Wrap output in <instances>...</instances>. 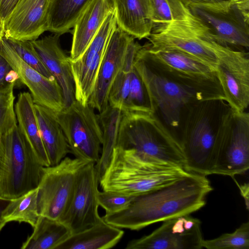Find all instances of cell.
Listing matches in <instances>:
<instances>
[{"instance_id":"cell-27","label":"cell","mask_w":249,"mask_h":249,"mask_svg":"<svg viewBox=\"0 0 249 249\" xmlns=\"http://www.w3.org/2000/svg\"><path fill=\"white\" fill-rule=\"evenodd\" d=\"M123 112L110 106L98 115L103 133L102 148L100 158L95 164L99 179L103 175L116 145Z\"/></svg>"},{"instance_id":"cell-17","label":"cell","mask_w":249,"mask_h":249,"mask_svg":"<svg viewBox=\"0 0 249 249\" xmlns=\"http://www.w3.org/2000/svg\"><path fill=\"white\" fill-rule=\"evenodd\" d=\"M138 53L151 63L192 82L206 83L217 80L215 71L198 59L178 50H152L145 45ZM218 81V80H217Z\"/></svg>"},{"instance_id":"cell-29","label":"cell","mask_w":249,"mask_h":249,"mask_svg":"<svg viewBox=\"0 0 249 249\" xmlns=\"http://www.w3.org/2000/svg\"><path fill=\"white\" fill-rule=\"evenodd\" d=\"M152 30L156 33L172 21L186 18L190 13L179 0H152Z\"/></svg>"},{"instance_id":"cell-1","label":"cell","mask_w":249,"mask_h":249,"mask_svg":"<svg viewBox=\"0 0 249 249\" xmlns=\"http://www.w3.org/2000/svg\"><path fill=\"white\" fill-rule=\"evenodd\" d=\"M212 190L206 176L190 172L173 183L134 196L126 209L102 218L120 229L138 231L199 210Z\"/></svg>"},{"instance_id":"cell-11","label":"cell","mask_w":249,"mask_h":249,"mask_svg":"<svg viewBox=\"0 0 249 249\" xmlns=\"http://www.w3.org/2000/svg\"><path fill=\"white\" fill-rule=\"evenodd\" d=\"M201 222L190 214L163 221L148 235L133 239L126 249H200L202 248Z\"/></svg>"},{"instance_id":"cell-39","label":"cell","mask_w":249,"mask_h":249,"mask_svg":"<svg viewBox=\"0 0 249 249\" xmlns=\"http://www.w3.org/2000/svg\"><path fill=\"white\" fill-rule=\"evenodd\" d=\"M4 37V27L3 23L0 20V41Z\"/></svg>"},{"instance_id":"cell-33","label":"cell","mask_w":249,"mask_h":249,"mask_svg":"<svg viewBox=\"0 0 249 249\" xmlns=\"http://www.w3.org/2000/svg\"><path fill=\"white\" fill-rule=\"evenodd\" d=\"M133 197L134 196L105 191H99L97 195L99 206L105 210L106 213H116L126 209Z\"/></svg>"},{"instance_id":"cell-19","label":"cell","mask_w":249,"mask_h":249,"mask_svg":"<svg viewBox=\"0 0 249 249\" xmlns=\"http://www.w3.org/2000/svg\"><path fill=\"white\" fill-rule=\"evenodd\" d=\"M113 11L110 0H92L74 27L70 61L78 59L96 36L108 14Z\"/></svg>"},{"instance_id":"cell-34","label":"cell","mask_w":249,"mask_h":249,"mask_svg":"<svg viewBox=\"0 0 249 249\" xmlns=\"http://www.w3.org/2000/svg\"><path fill=\"white\" fill-rule=\"evenodd\" d=\"M18 81L17 72L0 51V92L13 89Z\"/></svg>"},{"instance_id":"cell-24","label":"cell","mask_w":249,"mask_h":249,"mask_svg":"<svg viewBox=\"0 0 249 249\" xmlns=\"http://www.w3.org/2000/svg\"><path fill=\"white\" fill-rule=\"evenodd\" d=\"M33 229L21 249H56L71 234L70 229L61 222L42 215Z\"/></svg>"},{"instance_id":"cell-13","label":"cell","mask_w":249,"mask_h":249,"mask_svg":"<svg viewBox=\"0 0 249 249\" xmlns=\"http://www.w3.org/2000/svg\"><path fill=\"white\" fill-rule=\"evenodd\" d=\"M95 164L89 162L81 170L70 205L59 220L71 234L85 230L101 218L97 199L99 179Z\"/></svg>"},{"instance_id":"cell-16","label":"cell","mask_w":249,"mask_h":249,"mask_svg":"<svg viewBox=\"0 0 249 249\" xmlns=\"http://www.w3.org/2000/svg\"><path fill=\"white\" fill-rule=\"evenodd\" d=\"M51 0H18L3 23L4 38L36 40L47 31Z\"/></svg>"},{"instance_id":"cell-38","label":"cell","mask_w":249,"mask_h":249,"mask_svg":"<svg viewBox=\"0 0 249 249\" xmlns=\"http://www.w3.org/2000/svg\"><path fill=\"white\" fill-rule=\"evenodd\" d=\"M4 159V149L2 136L0 135V179L2 175Z\"/></svg>"},{"instance_id":"cell-32","label":"cell","mask_w":249,"mask_h":249,"mask_svg":"<svg viewBox=\"0 0 249 249\" xmlns=\"http://www.w3.org/2000/svg\"><path fill=\"white\" fill-rule=\"evenodd\" d=\"M13 89L0 92V135L2 136L17 125L14 106Z\"/></svg>"},{"instance_id":"cell-7","label":"cell","mask_w":249,"mask_h":249,"mask_svg":"<svg viewBox=\"0 0 249 249\" xmlns=\"http://www.w3.org/2000/svg\"><path fill=\"white\" fill-rule=\"evenodd\" d=\"M134 66L144 85L152 110L154 113L159 110L168 125L178 127L183 107L193 100L200 99V93L190 85L159 74L137 54Z\"/></svg>"},{"instance_id":"cell-25","label":"cell","mask_w":249,"mask_h":249,"mask_svg":"<svg viewBox=\"0 0 249 249\" xmlns=\"http://www.w3.org/2000/svg\"><path fill=\"white\" fill-rule=\"evenodd\" d=\"M91 0H51L47 31L60 35L69 32Z\"/></svg>"},{"instance_id":"cell-10","label":"cell","mask_w":249,"mask_h":249,"mask_svg":"<svg viewBox=\"0 0 249 249\" xmlns=\"http://www.w3.org/2000/svg\"><path fill=\"white\" fill-rule=\"evenodd\" d=\"M217 132L219 145L213 174L232 177L249 169V114L230 110Z\"/></svg>"},{"instance_id":"cell-9","label":"cell","mask_w":249,"mask_h":249,"mask_svg":"<svg viewBox=\"0 0 249 249\" xmlns=\"http://www.w3.org/2000/svg\"><path fill=\"white\" fill-rule=\"evenodd\" d=\"M94 110L89 103L84 105L75 100L55 114L70 152L76 158L96 163L101 153L103 133Z\"/></svg>"},{"instance_id":"cell-37","label":"cell","mask_w":249,"mask_h":249,"mask_svg":"<svg viewBox=\"0 0 249 249\" xmlns=\"http://www.w3.org/2000/svg\"><path fill=\"white\" fill-rule=\"evenodd\" d=\"M186 7L195 4H207L221 2L227 0H179Z\"/></svg>"},{"instance_id":"cell-23","label":"cell","mask_w":249,"mask_h":249,"mask_svg":"<svg viewBox=\"0 0 249 249\" xmlns=\"http://www.w3.org/2000/svg\"><path fill=\"white\" fill-rule=\"evenodd\" d=\"M34 105L29 92L18 94L15 108L17 125L40 163L44 167H48L50 166V162L40 136Z\"/></svg>"},{"instance_id":"cell-2","label":"cell","mask_w":249,"mask_h":249,"mask_svg":"<svg viewBox=\"0 0 249 249\" xmlns=\"http://www.w3.org/2000/svg\"><path fill=\"white\" fill-rule=\"evenodd\" d=\"M147 38L150 43L147 45L150 49L178 50L214 71L221 65L233 73L249 78L248 53L218 43L209 29L191 13L184 19L172 21Z\"/></svg>"},{"instance_id":"cell-28","label":"cell","mask_w":249,"mask_h":249,"mask_svg":"<svg viewBox=\"0 0 249 249\" xmlns=\"http://www.w3.org/2000/svg\"><path fill=\"white\" fill-rule=\"evenodd\" d=\"M37 187L15 199H11L0 214V230L11 221L25 222L33 228L39 215L37 210Z\"/></svg>"},{"instance_id":"cell-12","label":"cell","mask_w":249,"mask_h":249,"mask_svg":"<svg viewBox=\"0 0 249 249\" xmlns=\"http://www.w3.org/2000/svg\"><path fill=\"white\" fill-rule=\"evenodd\" d=\"M116 26L112 11L81 57L75 61L70 60L75 98L84 105L88 104L108 42Z\"/></svg>"},{"instance_id":"cell-14","label":"cell","mask_w":249,"mask_h":249,"mask_svg":"<svg viewBox=\"0 0 249 249\" xmlns=\"http://www.w3.org/2000/svg\"><path fill=\"white\" fill-rule=\"evenodd\" d=\"M0 51L17 72L20 81L29 89L35 104L56 112L65 108L62 91L55 78H48L25 63L4 37L0 41Z\"/></svg>"},{"instance_id":"cell-30","label":"cell","mask_w":249,"mask_h":249,"mask_svg":"<svg viewBox=\"0 0 249 249\" xmlns=\"http://www.w3.org/2000/svg\"><path fill=\"white\" fill-rule=\"evenodd\" d=\"M202 246L207 249H249V222L242 223L233 232L213 239H203Z\"/></svg>"},{"instance_id":"cell-6","label":"cell","mask_w":249,"mask_h":249,"mask_svg":"<svg viewBox=\"0 0 249 249\" xmlns=\"http://www.w3.org/2000/svg\"><path fill=\"white\" fill-rule=\"evenodd\" d=\"M188 8L209 29L218 43L231 48L233 46L248 49L249 0L195 4Z\"/></svg>"},{"instance_id":"cell-5","label":"cell","mask_w":249,"mask_h":249,"mask_svg":"<svg viewBox=\"0 0 249 249\" xmlns=\"http://www.w3.org/2000/svg\"><path fill=\"white\" fill-rule=\"evenodd\" d=\"M2 138L4 159L0 199L10 200L38 187L44 166L18 125Z\"/></svg>"},{"instance_id":"cell-15","label":"cell","mask_w":249,"mask_h":249,"mask_svg":"<svg viewBox=\"0 0 249 249\" xmlns=\"http://www.w3.org/2000/svg\"><path fill=\"white\" fill-rule=\"evenodd\" d=\"M134 38L118 26L111 35L88 102L100 113L108 106L110 88L122 69L128 45Z\"/></svg>"},{"instance_id":"cell-36","label":"cell","mask_w":249,"mask_h":249,"mask_svg":"<svg viewBox=\"0 0 249 249\" xmlns=\"http://www.w3.org/2000/svg\"><path fill=\"white\" fill-rule=\"evenodd\" d=\"M238 186L241 194L244 198L245 202L247 209H249V181L243 182V184L236 182Z\"/></svg>"},{"instance_id":"cell-8","label":"cell","mask_w":249,"mask_h":249,"mask_svg":"<svg viewBox=\"0 0 249 249\" xmlns=\"http://www.w3.org/2000/svg\"><path fill=\"white\" fill-rule=\"evenodd\" d=\"M89 162L66 156L56 165L43 167L37 187L39 215L60 220L70 205L81 170Z\"/></svg>"},{"instance_id":"cell-3","label":"cell","mask_w":249,"mask_h":249,"mask_svg":"<svg viewBox=\"0 0 249 249\" xmlns=\"http://www.w3.org/2000/svg\"><path fill=\"white\" fill-rule=\"evenodd\" d=\"M189 173L180 166L147 160L133 150L115 146L99 184L103 191L135 196L173 183Z\"/></svg>"},{"instance_id":"cell-4","label":"cell","mask_w":249,"mask_h":249,"mask_svg":"<svg viewBox=\"0 0 249 249\" xmlns=\"http://www.w3.org/2000/svg\"><path fill=\"white\" fill-rule=\"evenodd\" d=\"M116 146L133 150L147 160L184 168L181 148L154 113L123 112Z\"/></svg>"},{"instance_id":"cell-26","label":"cell","mask_w":249,"mask_h":249,"mask_svg":"<svg viewBox=\"0 0 249 249\" xmlns=\"http://www.w3.org/2000/svg\"><path fill=\"white\" fill-rule=\"evenodd\" d=\"M215 73L223 92V98L236 112L245 111L249 105V78L240 76L219 65Z\"/></svg>"},{"instance_id":"cell-21","label":"cell","mask_w":249,"mask_h":249,"mask_svg":"<svg viewBox=\"0 0 249 249\" xmlns=\"http://www.w3.org/2000/svg\"><path fill=\"white\" fill-rule=\"evenodd\" d=\"M124 234V231L101 217L90 227L71 234L56 249H108L117 244Z\"/></svg>"},{"instance_id":"cell-35","label":"cell","mask_w":249,"mask_h":249,"mask_svg":"<svg viewBox=\"0 0 249 249\" xmlns=\"http://www.w3.org/2000/svg\"><path fill=\"white\" fill-rule=\"evenodd\" d=\"M18 0H0V20L4 23Z\"/></svg>"},{"instance_id":"cell-22","label":"cell","mask_w":249,"mask_h":249,"mask_svg":"<svg viewBox=\"0 0 249 249\" xmlns=\"http://www.w3.org/2000/svg\"><path fill=\"white\" fill-rule=\"evenodd\" d=\"M35 110L40 136L50 166L59 163L70 152L55 112L35 104Z\"/></svg>"},{"instance_id":"cell-20","label":"cell","mask_w":249,"mask_h":249,"mask_svg":"<svg viewBox=\"0 0 249 249\" xmlns=\"http://www.w3.org/2000/svg\"><path fill=\"white\" fill-rule=\"evenodd\" d=\"M117 26L141 39L151 34L152 0H110Z\"/></svg>"},{"instance_id":"cell-31","label":"cell","mask_w":249,"mask_h":249,"mask_svg":"<svg viewBox=\"0 0 249 249\" xmlns=\"http://www.w3.org/2000/svg\"><path fill=\"white\" fill-rule=\"evenodd\" d=\"M6 39L19 57L25 63L45 77L49 79L55 78L42 62L34 49L31 41Z\"/></svg>"},{"instance_id":"cell-18","label":"cell","mask_w":249,"mask_h":249,"mask_svg":"<svg viewBox=\"0 0 249 249\" xmlns=\"http://www.w3.org/2000/svg\"><path fill=\"white\" fill-rule=\"evenodd\" d=\"M60 36L54 34L31 42L45 66L59 84L66 107L75 100L74 84L69 57L60 46Z\"/></svg>"}]
</instances>
